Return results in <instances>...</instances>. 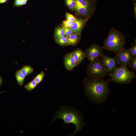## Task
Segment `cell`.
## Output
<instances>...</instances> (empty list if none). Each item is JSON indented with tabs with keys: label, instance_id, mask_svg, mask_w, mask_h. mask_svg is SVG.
Here are the masks:
<instances>
[{
	"label": "cell",
	"instance_id": "1",
	"mask_svg": "<svg viewBox=\"0 0 136 136\" xmlns=\"http://www.w3.org/2000/svg\"><path fill=\"white\" fill-rule=\"evenodd\" d=\"M110 81V78L104 80L93 77L87 80L85 84L87 94L97 103L103 102L108 95Z\"/></svg>",
	"mask_w": 136,
	"mask_h": 136
},
{
	"label": "cell",
	"instance_id": "2",
	"mask_svg": "<svg viewBox=\"0 0 136 136\" xmlns=\"http://www.w3.org/2000/svg\"><path fill=\"white\" fill-rule=\"evenodd\" d=\"M125 38L123 34L118 30L112 28L105 40L102 47L116 54L125 49Z\"/></svg>",
	"mask_w": 136,
	"mask_h": 136
},
{
	"label": "cell",
	"instance_id": "3",
	"mask_svg": "<svg viewBox=\"0 0 136 136\" xmlns=\"http://www.w3.org/2000/svg\"><path fill=\"white\" fill-rule=\"evenodd\" d=\"M61 119L63 121L64 124L73 123L76 126L74 133L81 129L82 123L79 115L76 111L67 109H64L58 111L54 117V120Z\"/></svg>",
	"mask_w": 136,
	"mask_h": 136
},
{
	"label": "cell",
	"instance_id": "4",
	"mask_svg": "<svg viewBox=\"0 0 136 136\" xmlns=\"http://www.w3.org/2000/svg\"><path fill=\"white\" fill-rule=\"evenodd\" d=\"M109 75L111 81L120 84L130 83L136 77L134 72L129 70L125 66H116Z\"/></svg>",
	"mask_w": 136,
	"mask_h": 136
},
{
	"label": "cell",
	"instance_id": "5",
	"mask_svg": "<svg viewBox=\"0 0 136 136\" xmlns=\"http://www.w3.org/2000/svg\"><path fill=\"white\" fill-rule=\"evenodd\" d=\"M88 71L89 74L93 77L99 79H103L108 75H109L100 59L91 62L89 66Z\"/></svg>",
	"mask_w": 136,
	"mask_h": 136
},
{
	"label": "cell",
	"instance_id": "6",
	"mask_svg": "<svg viewBox=\"0 0 136 136\" xmlns=\"http://www.w3.org/2000/svg\"><path fill=\"white\" fill-rule=\"evenodd\" d=\"M103 48L97 44L91 45L85 53L88 60L91 62L94 60L99 59L103 54Z\"/></svg>",
	"mask_w": 136,
	"mask_h": 136
},
{
	"label": "cell",
	"instance_id": "7",
	"mask_svg": "<svg viewBox=\"0 0 136 136\" xmlns=\"http://www.w3.org/2000/svg\"><path fill=\"white\" fill-rule=\"evenodd\" d=\"M116 54L118 63L121 66L128 65L133 58L130 48L125 49Z\"/></svg>",
	"mask_w": 136,
	"mask_h": 136
},
{
	"label": "cell",
	"instance_id": "8",
	"mask_svg": "<svg viewBox=\"0 0 136 136\" xmlns=\"http://www.w3.org/2000/svg\"><path fill=\"white\" fill-rule=\"evenodd\" d=\"M101 61L105 68L111 74L118 64L116 57H111L104 54L102 55Z\"/></svg>",
	"mask_w": 136,
	"mask_h": 136
},
{
	"label": "cell",
	"instance_id": "9",
	"mask_svg": "<svg viewBox=\"0 0 136 136\" xmlns=\"http://www.w3.org/2000/svg\"><path fill=\"white\" fill-rule=\"evenodd\" d=\"M87 19H77L72 22L70 28L74 33L80 34Z\"/></svg>",
	"mask_w": 136,
	"mask_h": 136
},
{
	"label": "cell",
	"instance_id": "10",
	"mask_svg": "<svg viewBox=\"0 0 136 136\" xmlns=\"http://www.w3.org/2000/svg\"><path fill=\"white\" fill-rule=\"evenodd\" d=\"M76 5L85 8L94 12L96 1L92 0H75Z\"/></svg>",
	"mask_w": 136,
	"mask_h": 136
},
{
	"label": "cell",
	"instance_id": "11",
	"mask_svg": "<svg viewBox=\"0 0 136 136\" xmlns=\"http://www.w3.org/2000/svg\"><path fill=\"white\" fill-rule=\"evenodd\" d=\"M64 61L65 65L69 70H72L77 65L72 53H69L66 55L65 57Z\"/></svg>",
	"mask_w": 136,
	"mask_h": 136
},
{
	"label": "cell",
	"instance_id": "12",
	"mask_svg": "<svg viewBox=\"0 0 136 136\" xmlns=\"http://www.w3.org/2000/svg\"><path fill=\"white\" fill-rule=\"evenodd\" d=\"M72 53L77 64L81 62L86 56L85 52L80 49L75 50Z\"/></svg>",
	"mask_w": 136,
	"mask_h": 136
},
{
	"label": "cell",
	"instance_id": "13",
	"mask_svg": "<svg viewBox=\"0 0 136 136\" xmlns=\"http://www.w3.org/2000/svg\"><path fill=\"white\" fill-rule=\"evenodd\" d=\"M80 39V34L73 33L68 37L66 44L69 45H74L79 42Z\"/></svg>",
	"mask_w": 136,
	"mask_h": 136
},
{
	"label": "cell",
	"instance_id": "14",
	"mask_svg": "<svg viewBox=\"0 0 136 136\" xmlns=\"http://www.w3.org/2000/svg\"><path fill=\"white\" fill-rule=\"evenodd\" d=\"M15 77L18 84L20 86H22L24 83L25 77L20 70H18L16 72Z\"/></svg>",
	"mask_w": 136,
	"mask_h": 136
},
{
	"label": "cell",
	"instance_id": "15",
	"mask_svg": "<svg viewBox=\"0 0 136 136\" xmlns=\"http://www.w3.org/2000/svg\"><path fill=\"white\" fill-rule=\"evenodd\" d=\"M20 70L25 77L32 73L34 71L33 68L29 65L23 66Z\"/></svg>",
	"mask_w": 136,
	"mask_h": 136
},
{
	"label": "cell",
	"instance_id": "16",
	"mask_svg": "<svg viewBox=\"0 0 136 136\" xmlns=\"http://www.w3.org/2000/svg\"><path fill=\"white\" fill-rule=\"evenodd\" d=\"M38 84L34 79L26 84L24 87L27 91H30L35 89Z\"/></svg>",
	"mask_w": 136,
	"mask_h": 136
},
{
	"label": "cell",
	"instance_id": "17",
	"mask_svg": "<svg viewBox=\"0 0 136 136\" xmlns=\"http://www.w3.org/2000/svg\"><path fill=\"white\" fill-rule=\"evenodd\" d=\"M65 35L64 30L62 27H58L56 29L54 36L56 39L63 36Z\"/></svg>",
	"mask_w": 136,
	"mask_h": 136
},
{
	"label": "cell",
	"instance_id": "18",
	"mask_svg": "<svg viewBox=\"0 0 136 136\" xmlns=\"http://www.w3.org/2000/svg\"><path fill=\"white\" fill-rule=\"evenodd\" d=\"M67 7L71 10H74L76 6L75 0H65Z\"/></svg>",
	"mask_w": 136,
	"mask_h": 136
},
{
	"label": "cell",
	"instance_id": "19",
	"mask_svg": "<svg viewBox=\"0 0 136 136\" xmlns=\"http://www.w3.org/2000/svg\"><path fill=\"white\" fill-rule=\"evenodd\" d=\"M28 0H14L13 6L14 7H20L25 5Z\"/></svg>",
	"mask_w": 136,
	"mask_h": 136
},
{
	"label": "cell",
	"instance_id": "20",
	"mask_svg": "<svg viewBox=\"0 0 136 136\" xmlns=\"http://www.w3.org/2000/svg\"><path fill=\"white\" fill-rule=\"evenodd\" d=\"M68 37L66 36H63L56 39V42L60 45H63L66 44Z\"/></svg>",
	"mask_w": 136,
	"mask_h": 136
},
{
	"label": "cell",
	"instance_id": "21",
	"mask_svg": "<svg viewBox=\"0 0 136 136\" xmlns=\"http://www.w3.org/2000/svg\"><path fill=\"white\" fill-rule=\"evenodd\" d=\"M44 73L43 72H41L35 77L34 80L39 84L42 81L44 76Z\"/></svg>",
	"mask_w": 136,
	"mask_h": 136
},
{
	"label": "cell",
	"instance_id": "22",
	"mask_svg": "<svg viewBox=\"0 0 136 136\" xmlns=\"http://www.w3.org/2000/svg\"><path fill=\"white\" fill-rule=\"evenodd\" d=\"M62 27L64 29L65 36L68 37L72 34L74 33L73 32L70 27H66L62 26Z\"/></svg>",
	"mask_w": 136,
	"mask_h": 136
},
{
	"label": "cell",
	"instance_id": "23",
	"mask_svg": "<svg viewBox=\"0 0 136 136\" xmlns=\"http://www.w3.org/2000/svg\"><path fill=\"white\" fill-rule=\"evenodd\" d=\"M65 16L67 20L72 22L74 21L77 19L73 15L69 13H66Z\"/></svg>",
	"mask_w": 136,
	"mask_h": 136
},
{
	"label": "cell",
	"instance_id": "24",
	"mask_svg": "<svg viewBox=\"0 0 136 136\" xmlns=\"http://www.w3.org/2000/svg\"><path fill=\"white\" fill-rule=\"evenodd\" d=\"M130 48V52L133 58L136 57V41L132 45V47Z\"/></svg>",
	"mask_w": 136,
	"mask_h": 136
},
{
	"label": "cell",
	"instance_id": "25",
	"mask_svg": "<svg viewBox=\"0 0 136 136\" xmlns=\"http://www.w3.org/2000/svg\"><path fill=\"white\" fill-rule=\"evenodd\" d=\"M131 62L128 65L131 69L136 71V57L133 58Z\"/></svg>",
	"mask_w": 136,
	"mask_h": 136
},
{
	"label": "cell",
	"instance_id": "26",
	"mask_svg": "<svg viewBox=\"0 0 136 136\" xmlns=\"http://www.w3.org/2000/svg\"><path fill=\"white\" fill-rule=\"evenodd\" d=\"M72 22L67 20L63 21V26L66 27H70Z\"/></svg>",
	"mask_w": 136,
	"mask_h": 136
},
{
	"label": "cell",
	"instance_id": "27",
	"mask_svg": "<svg viewBox=\"0 0 136 136\" xmlns=\"http://www.w3.org/2000/svg\"><path fill=\"white\" fill-rule=\"evenodd\" d=\"M133 14L134 16L135 19L136 18V3L135 2H134L133 5Z\"/></svg>",
	"mask_w": 136,
	"mask_h": 136
},
{
	"label": "cell",
	"instance_id": "28",
	"mask_svg": "<svg viewBox=\"0 0 136 136\" xmlns=\"http://www.w3.org/2000/svg\"><path fill=\"white\" fill-rule=\"evenodd\" d=\"M9 0H0V4L5 3L8 2Z\"/></svg>",
	"mask_w": 136,
	"mask_h": 136
},
{
	"label": "cell",
	"instance_id": "29",
	"mask_svg": "<svg viewBox=\"0 0 136 136\" xmlns=\"http://www.w3.org/2000/svg\"><path fill=\"white\" fill-rule=\"evenodd\" d=\"M2 83V79L0 76V87L1 86Z\"/></svg>",
	"mask_w": 136,
	"mask_h": 136
},
{
	"label": "cell",
	"instance_id": "30",
	"mask_svg": "<svg viewBox=\"0 0 136 136\" xmlns=\"http://www.w3.org/2000/svg\"><path fill=\"white\" fill-rule=\"evenodd\" d=\"M132 1H133L134 2H135L136 0H132Z\"/></svg>",
	"mask_w": 136,
	"mask_h": 136
},
{
	"label": "cell",
	"instance_id": "31",
	"mask_svg": "<svg viewBox=\"0 0 136 136\" xmlns=\"http://www.w3.org/2000/svg\"><path fill=\"white\" fill-rule=\"evenodd\" d=\"M92 0L96 1L97 0Z\"/></svg>",
	"mask_w": 136,
	"mask_h": 136
}]
</instances>
